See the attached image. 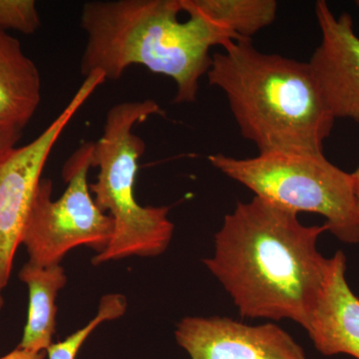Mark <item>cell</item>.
Returning a JSON list of instances; mask_svg holds the SVG:
<instances>
[{"label": "cell", "mask_w": 359, "mask_h": 359, "mask_svg": "<svg viewBox=\"0 0 359 359\" xmlns=\"http://www.w3.org/2000/svg\"><path fill=\"white\" fill-rule=\"evenodd\" d=\"M327 224L255 196L224 217L204 263L248 318L290 320L308 328L332 269L318 250Z\"/></svg>", "instance_id": "obj_1"}, {"label": "cell", "mask_w": 359, "mask_h": 359, "mask_svg": "<svg viewBox=\"0 0 359 359\" xmlns=\"http://www.w3.org/2000/svg\"><path fill=\"white\" fill-rule=\"evenodd\" d=\"M182 11L181 0L87 2L82 73L100 71L106 80H117L130 66L143 65L174 80L175 102H194L201 78L211 68L212 47L238 40L199 14L188 13L182 22Z\"/></svg>", "instance_id": "obj_2"}, {"label": "cell", "mask_w": 359, "mask_h": 359, "mask_svg": "<svg viewBox=\"0 0 359 359\" xmlns=\"http://www.w3.org/2000/svg\"><path fill=\"white\" fill-rule=\"evenodd\" d=\"M207 76L224 92L241 134L259 154H323L335 118L308 62L238 40L212 54Z\"/></svg>", "instance_id": "obj_3"}, {"label": "cell", "mask_w": 359, "mask_h": 359, "mask_svg": "<svg viewBox=\"0 0 359 359\" xmlns=\"http://www.w3.org/2000/svg\"><path fill=\"white\" fill-rule=\"evenodd\" d=\"M162 113L151 99L117 104L108 111L103 135L94 143L92 162L99 173L90 191L101 211L112 217L114 233L107 248L92 259L94 264L159 256L169 247L175 229L168 217L169 208L143 207L135 197L145 143L133 131L150 116Z\"/></svg>", "instance_id": "obj_4"}, {"label": "cell", "mask_w": 359, "mask_h": 359, "mask_svg": "<svg viewBox=\"0 0 359 359\" xmlns=\"http://www.w3.org/2000/svg\"><path fill=\"white\" fill-rule=\"evenodd\" d=\"M228 178L285 209L325 219L327 231L341 242L359 244V208L351 173L323 154L266 153L247 159L209 156Z\"/></svg>", "instance_id": "obj_5"}, {"label": "cell", "mask_w": 359, "mask_h": 359, "mask_svg": "<svg viewBox=\"0 0 359 359\" xmlns=\"http://www.w3.org/2000/svg\"><path fill=\"white\" fill-rule=\"evenodd\" d=\"M93 148L94 142L82 144L65 163L67 188L57 200H52L51 180L40 181L21 238L29 263L55 266L74 248L84 245L100 254L109 245L114 221L97 205L88 185Z\"/></svg>", "instance_id": "obj_6"}, {"label": "cell", "mask_w": 359, "mask_h": 359, "mask_svg": "<svg viewBox=\"0 0 359 359\" xmlns=\"http://www.w3.org/2000/svg\"><path fill=\"white\" fill-rule=\"evenodd\" d=\"M105 80L100 71L87 75L65 110L37 138L11 149L0 160V290L11 278L14 257L52 149L77 111Z\"/></svg>", "instance_id": "obj_7"}, {"label": "cell", "mask_w": 359, "mask_h": 359, "mask_svg": "<svg viewBox=\"0 0 359 359\" xmlns=\"http://www.w3.org/2000/svg\"><path fill=\"white\" fill-rule=\"evenodd\" d=\"M175 337L191 359H308L302 347L273 323L189 316L177 325Z\"/></svg>", "instance_id": "obj_8"}, {"label": "cell", "mask_w": 359, "mask_h": 359, "mask_svg": "<svg viewBox=\"0 0 359 359\" xmlns=\"http://www.w3.org/2000/svg\"><path fill=\"white\" fill-rule=\"evenodd\" d=\"M316 16L321 41L309 67L335 120L359 123V36L353 18L335 16L325 0L316 1Z\"/></svg>", "instance_id": "obj_9"}, {"label": "cell", "mask_w": 359, "mask_h": 359, "mask_svg": "<svg viewBox=\"0 0 359 359\" xmlns=\"http://www.w3.org/2000/svg\"><path fill=\"white\" fill-rule=\"evenodd\" d=\"M346 257H332V269L306 332L325 356L348 354L359 359V299L346 280Z\"/></svg>", "instance_id": "obj_10"}, {"label": "cell", "mask_w": 359, "mask_h": 359, "mask_svg": "<svg viewBox=\"0 0 359 359\" xmlns=\"http://www.w3.org/2000/svg\"><path fill=\"white\" fill-rule=\"evenodd\" d=\"M40 100L39 68L18 39L0 30V131L22 133Z\"/></svg>", "instance_id": "obj_11"}, {"label": "cell", "mask_w": 359, "mask_h": 359, "mask_svg": "<svg viewBox=\"0 0 359 359\" xmlns=\"http://www.w3.org/2000/svg\"><path fill=\"white\" fill-rule=\"evenodd\" d=\"M20 280L29 292L27 321L20 348L43 353L53 344L56 332V299L65 287L67 276L60 264L40 266L28 262L20 271Z\"/></svg>", "instance_id": "obj_12"}, {"label": "cell", "mask_w": 359, "mask_h": 359, "mask_svg": "<svg viewBox=\"0 0 359 359\" xmlns=\"http://www.w3.org/2000/svg\"><path fill=\"white\" fill-rule=\"evenodd\" d=\"M187 13H196L237 40H252L276 20L275 0H181Z\"/></svg>", "instance_id": "obj_13"}, {"label": "cell", "mask_w": 359, "mask_h": 359, "mask_svg": "<svg viewBox=\"0 0 359 359\" xmlns=\"http://www.w3.org/2000/svg\"><path fill=\"white\" fill-rule=\"evenodd\" d=\"M127 311V299L123 294L104 295L99 304L98 313L84 327L76 330L62 341L52 344L45 351L48 359H76L85 340L105 321L121 318Z\"/></svg>", "instance_id": "obj_14"}, {"label": "cell", "mask_w": 359, "mask_h": 359, "mask_svg": "<svg viewBox=\"0 0 359 359\" xmlns=\"http://www.w3.org/2000/svg\"><path fill=\"white\" fill-rule=\"evenodd\" d=\"M39 26V13L33 0H0V30L32 34Z\"/></svg>", "instance_id": "obj_15"}, {"label": "cell", "mask_w": 359, "mask_h": 359, "mask_svg": "<svg viewBox=\"0 0 359 359\" xmlns=\"http://www.w3.org/2000/svg\"><path fill=\"white\" fill-rule=\"evenodd\" d=\"M21 134L15 132L0 131V160L8 153L11 149L15 147L16 143L20 140Z\"/></svg>", "instance_id": "obj_16"}, {"label": "cell", "mask_w": 359, "mask_h": 359, "mask_svg": "<svg viewBox=\"0 0 359 359\" xmlns=\"http://www.w3.org/2000/svg\"><path fill=\"white\" fill-rule=\"evenodd\" d=\"M46 353H32V351H25V349L16 347L6 355L2 356L0 359H44Z\"/></svg>", "instance_id": "obj_17"}, {"label": "cell", "mask_w": 359, "mask_h": 359, "mask_svg": "<svg viewBox=\"0 0 359 359\" xmlns=\"http://www.w3.org/2000/svg\"><path fill=\"white\" fill-rule=\"evenodd\" d=\"M353 179L354 193H355L356 201L359 208V166L353 173H351Z\"/></svg>", "instance_id": "obj_18"}, {"label": "cell", "mask_w": 359, "mask_h": 359, "mask_svg": "<svg viewBox=\"0 0 359 359\" xmlns=\"http://www.w3.org/2000/svg\"><path fill=\"white\" fill-rule=\"evenodd\" d=\"M4 297L1 294V290H0V311H1L2 308H4Z\"/></svg>", "instance_id": "obj_19"}, {"label": "cell", "mask_w": 359, "mask_h": 359, "mask_svg": "<svg viewBox=\"0 0 359 359\" xmlns=\"http://www.w3.org/2000/svg\"><path fill=\"white\" fill-rule=\"evenodd\" d=\"M355 4H356V6H358L359 7V0H358V1H355Z\"/></svg>", "instance_id": "obj_20"}]
</instances>
